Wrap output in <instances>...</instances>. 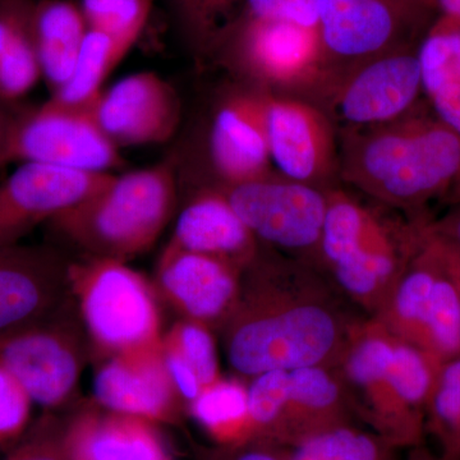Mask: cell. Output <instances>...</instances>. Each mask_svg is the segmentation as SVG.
Returning <instances> with one entry per match:
<instances>
[{
  "label": "cell",
  "instance_id": "obj_1",
  "mask_svg": "<svg viewBox=\"0 0 460 460\" xmlns=\"http://www.w3.org/2000/svg\"><path fill=\"white\" fill-rule=\"evenodd\" d=\"M358 320L317 269L260 252L244 269L237 305L222 326L224 349L246 378L337 366Z\"/></svg>",
  "mask_w": 460,
  "mask_h": 460
},
{
  "label": "cell",
  "instance_id": "obj_2",
  "mask_svg": "<svg viewBox=\"0 0 460 460\" xmlns=\"http://www.w3.org/2000/svg\"><path fill=\"white\" fill-rule=\"evenodd\" d=\"M338 172L410 219L432 220L431 206L460 204V136L419 107L395 122L347 131Z\"/></svg>",
  "mask_w": 460,
  "mask_h": 460
},
{
  "label": "cell",
  "instance_id": "obj_3",
  "mask_svg": "<svg viewBox=\"0 0 460 460\" xmlns=\"http://www.w3.org/2000/svg\"><path fill=\"white\" fill-rule=\"evenodd\" d=\"M429 222L389 217L344 190H329L321 266L341 295L375 316L422 246Z\"/></svg>",
  "mask_w": 460,
  "mask_h": 460
},
{
  "label": "cell",
  "instance_id": "obj_4",
  "mask_svg": "<svg viewBox=\"0 0 460 460\" xmlns=\"http://www.w3.org/2000/svg\"><path fill=\"white\" fill-rule=\"evenodd\" d=\"M177 205L172 163L111 174L107 183L49 224L89 257L127 260L146 252L171 222Z\"/></svg>",
  "mask_w": 460,
  "mask_h": 460
},
{
  "label": "cell",
  "instance_id": "obj_5",
  "mask_svg": "<svg viewBox=\"0 0 460 460\" xmlns=\"http://www.w3.org/2000/svg\"><path fill=\"white\" fill-rule=\"evenodd\" d=\"M66 286L93 345L109 357L163 341L155 290L126 261L87 257L69 263Z\"/></svg>",
  "mask_w": 460,
  "mask_h": 460
},
{
  "label": "cell",
  "instance_id": "obj_6",
  "mask_svg": "<svg viewBox=\"0 0 460 460\" xmlns=\"http://www.w3.org/2000/svg\"><path fill=\"white\" fill-rule=\"evenodd\" d=\"M375 319L440 362L460 356V296L447 244L428 226L425 241Z\"/></svg>",
  "mask_w": 460,
  "mask_h": 460
},
{
  "label": "cell",
  "instance_id": "obj_7",
  "mask_svg": "<svg viewBox=\"0 0 460 460\" xmlns=\"http://www.w3.org/2000/svg\"><path fill=\"white\" fill-rule=\"evenodd\" d=\"M438 16L436 0H319L326 68L417 48Z\"/></svg>",
  "mask_w": 460,
  "mask_h": 460
},
{
  "label": "cell",
  "instance_id": "obj_8",
  "mask_svg": "<svg viewBox=\"0 0 460 460\" xmlns=\"http://www.w3.org/2000/svg\"><path fill=\"white\" fill-rule=\"evenodd\" d=\"M38 163L87 172H111L123 164L119 148L100 128L91 107L51 98L16 111L0 166Z\"/></svg>",
  "mask_w": 460,
  "mask_h": 460
},
{
  "label": "cell",
  "instance_id": "obj_9",
  "mask_svg": "<svg viewBox=\"0 0 460 460\" xmlns=\"http://www.w3.org/2000/svg\"><path fill=\"white\" fill-rule=\"evenodd\" d=\"M223 190L260 243L321 271L328 190L271 174Z\"/></svg>",
  "mask_w": 460,
  "mask_h": 460
},
{
  "label": "cell",
  "instance_id": "obj_10",
  "mask_svg": "<svg viewBox=\"0 0 460 460\" xmlns=\"http://www.w3.org/2000/svg\"><path fill=\"white\" fill-rule=\"evenodd\" d=\"M214 53L265 86L307 84L326 71L319 30L243 13L220 33Z\"/></svg>",
  "mask_w": 460,
  "mask_h": 460
},
{
  "label": "cell",
  "instance_id": "obj_11",
  "mask_svg": "<svg viewBox=\"0 0 460 460\" xmlns=\"http://www.w3.org/2000/svg\"><path fill=\"white\" fill-rule=\"evenodd\" d=\"M332 115L348 131L395 122L420 107L417 48L390 51L347 69L334 84Z\"/></svg>",
  "mask_w": 460,
  "mask_h": 460
},
{
  "label": "cell",
  "instance_id": "obj_12",
  "mask_svg": "<svg viewBox=\"0 0 460 460\" xmlns=\"http://www.w3.org/2000/svg\"><path fill=\"white\" fill-rule=\"evenodd\" d=\"M111 177L22 163L0 184V248L17 246L36 226L89 199Z\"/></svg>",
  "mask_w": 460,
  "mask_h": 460
},
{
  "label": "cell",
  "instance_id": "obj_13",
  "mask_svg": "<svg viewBox=\"0 0 460 460\" xmlns=\"http://www.w3.org/2000/svg\"><path fill=\"white\" fill-rule=\"evenodd\" d=\"M50 317L0 335V367L16 378L33 402L45 408L68 401L83 370L74 337Z\"/></svg>",
  "mask_w": 460,
  "mask_h": 460
},
{
  "label": "cell",
  "instance_id": "obj_14",
  "mask_svg": "<svg viewBox=\"0 0 460 460\" xmlns=\"http://www.w3.org/2000/svg\"><path fill=\"white\" fill-rule=\"evenodd\" d=\"M93 113L115 146L164 144L181 124L177 93L155 72H138L102 90Z\"/></svg>",
  "mask_w": 460,
  "mask_h": 460
},
{
  "label": "cell",
  "instance_id": "obj_15",
  "mask_svg": "<svg viewBox=\"0 0 460 460\" xmlns=\"http://www.w3.org/2000/svg\"><path fill=\"white\" fill-rule=\"evenodd\" d=\"M93 396L105 411L154 425L175 422L184 404L166 370L163 341L109 357L93 378Z\"/></svg>",
  "mask_w": 460,
  "mask_h": 460
},
{
  "label": "cell",
  "instance_id": "obj_16",
  "mask_svg": "<svg viewBox=\"0 0 460 460\" xmlns=\"http://www.w3.org/2000/svg\"><path fill=\"white\" fill-rule=\"evenodd\" d=\"M271 164L281 177L320 187L339 168L332 123L319 109L266 93Z\"/></svg>",
  "mask_w": 460,
  "mask_h": 460
},
{
  "label": "cell",
  "instance_id": "obj_17",
  "mask_svg": "<svg viewBox=\"0 0 460 460\" xmlns=\"http://www.w3.org/2000/svg\"><path fill=\"white\" fill-rule=\"evenodd\" d=\"M243 270L169 243L157 263L160 292L183 319L222 328L241 295Z\"/></svg>",
  "mask_w": 460,
  "mask_h": 460
},
{
  "label": "cell",
  "instance_id": "obj_18",
  "mask_svg": "<svg viewBox=\"0 0 460 460\" xmlns=\"http://www.w3.org/2000/svg\"><path fill=\"white\" fill-rule=\"evenodd\" d=\"M69 263L56 248H0V335L47 319L66 287Z\"/></svg>",
  "mask_w": 460,
  "mask_h": 460
},
{
  "label": "cell",
  "instance_id": "obj_19",
  "mask_svg": "<svg viewBox=\"0 0 460 460\" xmlns=\"http://www.w3.org/2000/svg\"><path fill=\"white\" fill-rule=\"evenodd\" d=\"M208 153L224 187L270 175L266 93L238 91L223 100L211 122Z\"/></svg>",
  "mask_w": 460,
  "mask_h": 460
},
{
  "label": "cell",
  "instance_id": "obj_20",
  "mask_svg": "<svg viewBox=\"0 0 460 460\" xmlns=\"http://www.w3.org/2000/svg\"><path fill=\"white\" fill-rule=\"evenodd\" d=\"M171 243L224 260L241 270L260 253V242L230 205L223 189L201 190L187 202L178 214Z\"/></svg>",
  "mask_w": 460,
  "mask_h": 460
},
{
  "label": "cell",
  "instance_id": "obj_21",
  "mask_svg": "<svg viewBox=\"0 0 460 460\" xmlns=\"http://www.w3.org/2000/svg\"><path fill=\"white\" fill-rule=\"evenodd\" d=\"M356 410L335 366L289 371L281 447H295L314 435L354 425Z\"/></svg>",
  "mask_w": 460,
  "mask_h": 460
},
{
  "label": "cell",
  "instance_id": "obj_22",
  "mask_svg": "<svg viewBox=\"0 0 460 460\" xmlns=\"http://www.w3.org/2000/svg\"><path fill=\"white\" fill-rule=\"evenodd\" d=\"M66 460H172L155 425L113 411H84L63 431Z\"/></svg>",
  "mask_w": 460,
  "mask_h": 460
},
{
  "label": "cell",
  "instance_id": "obj_23",
  "mask_svg": "<svg viewBox=\"0 0 460 460\" xmlns=\"http://www.w3.org/2000/svg\"><path fill=\"white\" fill-rule=\"evenodd\" d=\"M417 57L429 109L460 136V22L438 17L420 41Z\"/></svg>",
  "mask_w": 460,
  "mask_h": 460
},
{
  "label": "cell",
  "instance_id": "obj_24",
  "mask_svg": "<svg viewBox=\"0 0 460 460\" xmlns=\"http://www.w3.org/2000/svg\"><path fill=\"white\" fill-rule=\"evenodd\" d=\"M32 31L42 78L57 93L71 77L87 32L77 2L35 0Z\"/></svg>",
  "mask_w": 460,
  "mask_h": 460
},
{
  "label": "cell",
  "instance_id": "obj_25",
  "mask_svg": "<svg viewBox=\"0 0 460 460\" xmlns=\"http://www.w3.org/2000/svg\"><path fill=\"white\" fill-rule=\"evenodd\" d=\"M35 0H0V100L13 105L42 77L32 31Z\"/></svg>",
  "mask_w": 460,
  "mask_h": 460
},
{
  "label": "cell",
  "instance_id": "obj_26",
  "mask_svg": "<svg viewBox=\"0 0 460 460\" xmlns=\"http://www.w3.org/2000/svg\"><path fill=\"white\" fill-rule=\"evenodd\" d=\"M187 411L220 449H235L252 443L248 387L239 378H217L202 387Z\"/></svg>",
  "mask_w": 460,
  "mask_h": 460
},
{
  "label": "cell",
  "instance_id": "obj_27",
  "mask_svg": "<svg viewBox=\"0 0 460 460\" xmlns=\"http://www.w3.org/2000/svg\"><path fill=\"white\" fill-rule=\"evenodd\" d=\"M137 40L135 36L87 29L71 77L51 98L69 105L91 107L102 93L108 75L122 62Z\"/></svg>",
  "mask_w": 460,
  "mask_h": 460
},
{
  "label": "cell",
  "instance_id": "obj_28",
  "mask_svg": "<svg viewBox=\"0 0 460 460\" xmlns=\"http://www.w3.org/2000/svg\"><path fill=\"white\" fill-rule=\"evenodd\" d=\"M398 453L372 429L348 425L286 447V460H399Z\"/></svg>",
  "mask_w": 460,
  "mask_h": 460
},
{
  "label": "cell",
  "instance_id": "obj_29",
  "mask_svg": "<svg viewBox=\"0 0 460 460\" xmlns=\"http://www.w3.org/2000/svg\"><path fill=\"white\" fill-rule=\"evenodd\" d=\"M426 434L434 436L443 460H460V356L441 365L426 410Z\"/></svg>",
  "mask_w": 460,
  "mask_h": 460
},
{
  "label": "cell",
  "instance_id": "obj_30",
  "mask_svg": "<svg viewBox=\"0 0 460 460\" xmlns=\"http://www.w3.org/2000/svg\"><path fill=\"white\" fill-rule=\"evenodd\" d=\"M187 41L210 54L215 41L241 13L244 0H169Z\"/></svg>",
  "mask_w": 460,
  "mask_h": 460
},
{
  "label": "cell",
  "instance_id": "obj_31",
  "mask_svg": "<svg viewBox=\"0 0 460 460\" xmlns=\"http://www.w3.org/2000/svg\"><path fill=\"white\" fill-rule=\"evenodd\" d=\"M289 371L274 370L248 381V407L253 441L280 447Z\"/></svg>",
  "mask_w": 460,
  "mask_h": 460
},
{
  "label": "cell",
  "instance_id": "obj_32",
  "mask_svg": "<svg viewBox=\"0 0 460 460\" xmlns=\"http://www.w3.org/2000/svg\"><path fill=\"white\" fill-rule=\"evenodd\" d=\"M155 0H78L87 29L140 38Z\"/></svg>",
  "mask_w": 460,
  "mask_h": 460
},
{
  "label": "cell",
  "instance_id": "obj_33",
  "mask_svg": "<svg viewBox=\"0 0 460 460\" xmlns=\"http://www.w3.org/2000/svg\"><path fill=\"white\" fill-rule=\"evenodd\" d=\"M211 330L204 323L183 319L163 337L166 344L186 359L204 386L223 376Z\"/></svg>",
  "mask_w": 460,
  "mask_h": 460
},
{
  "label": "cell",
  "instance_id": "obj_34",
  "mask_svg": "<svg viewBox=\"0 0 460 460\" xmlns=\"http://www.w3.org/2000/svg\"><path fill=\"white\" fill-rule=\"evenodd\" d=\"M32 399L22 385L0 367V445L20 441L31 416Z\"/></svg>",
  "mask_w": 460,
  "mask_h": 460
},
{
  "label": "cell",
  "instance_id": "obj_35",
  "mask_svg": "<svg viewBox=\"0 0 460 460\" xmlns=\"http://www.w3.org/2000/svg\"><path fill=\"white\" fill-rule=\"evenodd\" d=\"M241 13L317 30L319 0H244Z\"/></svg>",
  "mask_w": 460,
  "mask_h": 460
},
{
  "label": "cell",
  "instance_id": "obj_36",
  "mask_svg": "<svg viewBox=\"0 0 460 460\" xmlns=\"http://www.w3.org/2000/svg\"><path fill=\"white\" fill-rule=\"evenodd\" d=\"M3 460H66L63 432L41 423Z\"/></svg>",
  "mask_w": 460,
  "mask_h": 460
},
{
  "label": "cell",
  "instance_id": "obj_37",
  "mask_svg": "<svg viewBox=\"0 0 460 460\" xmlns=\"http://www.w3.org/2000/svg\"><path fill=\"white\" fill-rule=\"evenodd\" d=\"M163 356H164L166 370L172 378V385L187 408V405L199 394L204 385L186 359L174 348L166 344L164 339H163Z\"/></svg>",
  "mask_w": 460,
  "mask_h": 460
},
{
  "label": "cell",
  "instance_id": "obj_38",
  "mask_svg": "<svg viewBox=\"0 0 460 460\" xmlns=\"http://www.w3.org/2000/svg\"><path fill=\"white\" fill-rule=\"evenodd\" d=\"M224 460H286V447L268 443H252L235 449H220Z\"/></svg>",
  "mask_w": 460,
  "mask_h": 460
},
{
  "label": "cell",
  "instance_id": "obj_39",
  "mask_svg": "<svg viewBox=\"0 0 460 460\" xmlns=\"http://www.w3.org/2000/svg\"><path fill=\"white\" fill-rule=\"evenodd\" d=\"M429 229L436 234L443 235L460 244V204L450 208L443 217L432 219L429 222Z\"/></svg>",
  "mask_w": 460,
  "mask_h": 460
},
{
  "label": "cell",
  "instance_id": "obj_40",
  "mask_svg": "<svg viewBox=\"0 0 460 460\" xmlns=\"http://www.w3.org/2000/svg\"><path fill=\"white\" fill-rule=\"evenodd\" d=\"M16 111H11V105L5 104L0 100V154L7 141L9 129H11L12 122H13Z\"/></svg>",
  "mask_w": 460,
  "mask_h": 460
},
{
  "label": "cell",
  "instance_id": "obj_41",
  "mask_svg": "<svg viewBox=\"0 0 460 460\" xmlns=\"http://www.w3.org/2000/svg\"><path fill=\"white\" fill-rule=\"evenodd\" d=\"M440 237H443V235H440ZM443 239L445 241V244H447V255H449L450 265H452L454 277H456L460 296V244L445 237H443Z\"/></svg>",
  "mask_w": 460,
  "mask_h": 460
},
{
  "label": "cell",
  "instance_id": "obj_42",
  "mask_svg": "<svg viewBox=\"0 0 460 460\" xmlns=\"http://www.w3.org/2000/svg\"><path fill=\"white\" fill-rule=\"evenodd\" d=\"M438 14L460 22V0H436Z\"/></svg>",
  "mask_w": 460,
  "mask_h": 460
},
{
  "label": "cell",
  "instance_id": "obj_43",
  "mask_svg": "<svg viewBox=\"0 0 460 460\" xmlns=\"http://www.w3.org/2000/svg\"><path fill=\"white\" fill-rule=\"evenodd\" d=\"M407 460H443L438 456V454L432 453L428 449L425 445L411 447L410 454H408Z\"/></svg>",
  "mask_w": 460,
  "mask_h": 460
},
{
  "label": "cell",
  "instance_id": "obj_44",
  "mask_svg": "<svg viewBox=\"0 0 460 460\" xmlns=\"http://www.w3.org/2000/svg\"><path fill=\"white\" fill-rule=\"evenodd\" d=\"M206 460H224V458H223L222 453H220V450H219V452L215 453L214 456H211L210 458L206 459Z\"/></svg>",
  "mask_w": 460,
  "mask_h": 460
}]
</instances>
